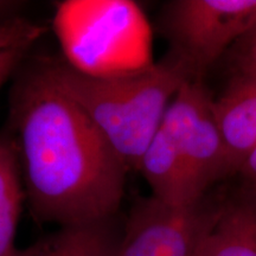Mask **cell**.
Masks as SVG:
<instances>
[{"mask_svg": "<svg viewBox=\"0 0 256 256\" xmlns=\"http://www.w3.org/2000/svg\"><path fill=\"white\" fill-rule=\"evenodd\" d=\"M23 2L0 0V52L22 46H34L44 28L20 14Z\"/></svg>", "mask_w": 256, "mask_h": 256, "instance_id": "30bf717a", "label": "cell"}, {"mask_svg": "<svg viewBox=\"0 0 256 256\" xmlns=\"http://www.w3.org/2000/svg\"><path fill=\"white\" fill-rule=\"evenodd\" d=\"M238 174L243 180V194L256 198V148L246 159Z\"/></svg>", "mask_w": 256, "mask_h": 256, "instance_id": "4fadbf2b", "label": "cell"}, {"mask_svg": "<svg viewBox=\"0 0 256 256\" xmlns=\"http://www.w3.org/2000/svg\"><path fill=\"white\" fill-rule=\"evenodd\" d=\"M40 68L92 121L130 171L138 170L182 86L196 80L171 54L113 75L86 72L57 60H46Z\"/></svg>", "mask_w": 256, "mask_h": 256, "instance_id": "7a4b0ae2", "label": "cell"}, {"mask_svg": "<svg viewBox=\"0 0 256 256\" xmlns=\"http://www.w3.org/2000/svg\"><path fill=\"white\" fill-rule=\"evenodd\" d=\"M25 191L16 146L8 128L0 132V256H14Z\"/></svg>", "mask_w": 256, "mask_h": 256, "instance_id": "9c48e42d", "label": "cell"}, {"mask_svg": "<svg viewBox=\"0 0 256 256\" xmlns=\"http://www.w3.org/2000/svg\"><path fill=\"white\" fill-rule=\"evenodd\" d=\"M164 121L174 134L198 198L232 174L222 134L214 113V98L203 80L185 82L170 104Z\"/></svg>", "mask_w": 256, "mask_h": 256, "instance_id": "277c9868", "label": "cell"}, {"mask_svg": "<svg viewBox=\"0 0 256 256\" xmlns=\"http://www.w3.org/2000/svg\"><path fill=\"white\" fill-rule=\"evenodd\" d=\"M220 202L208 197L171 206L154 197L134 204L115 256H196L198 243Z\"/></svg>", "mask_w": 256, "mask_h": 256, "instance_id": "5b68a950", "label": "cell"}, {"mask_svg": "<svg viewBox=\"0 0 256 256\" xmlns=\"http://www.w3.org/2000/svg\"><path fill=\"white\" fill-rule=\"evenodd\" d=\"M172 56L192 78L208 69L256 25V0H174L160 14Z\"/></svg>", "mask_w": 256, "mask_h": 256, "instance_id": "3957f363", "label": "cell"}, {"mask_svg": "<svg viewBox=\"0 0 256 256\" xmlns=\"http://www.w3.org/2000/svg\"><path fill=\"white\" fill-rule=\"evenodd\" d=\"M6 128L34 218L64 228L116 217L130 170L40 66L14 78Z\"/></svg>", "mask_w": 256, "mask_h": 256, "instance_id": "6da1fadb", "label": "cell"}, {"mask_svg": "<svg viewBox=\"0 0 256 256\" xmlns=\"http://www.w3.org/2000/svg\"><path fill=\"white\" fill-rule=\"evenodd\" d=\"M214 113L228 154L232 174H236L256 148V78L232 74Z\"/></svg>", "mask_w": 256, "mask_h": 256, "instance_id": "8992f818", "label": "cell"}, {"mask_svg": "<svg viewBox=\"0 0 256 256\" xmlns=\"http://www.w3.org/2000/svg\"><path fill=\"white\" fill-rule=\"evenodd\" d=\"M124 228V226H122ZM122 228L116 217L84 226H64L14 256H115Z\"/></svg>", "mask_w": 256, "mask_h": 256, "instance_id": "ba28073f", "label": "cell"}, {"mask_svg": "<svg viewBox=\"0 0 256 256\" xmlns=\"http://www.w3.org/2000/svg\"><path fill=\"white\" fill-rule=\"evenodd\" d=\"M232 74L256 78V25L230 48Z\"/></svg>", "mask_w": 256, "mask_h": 256, "instance_id": "8fae6325", "label": "cell"}, {"mask_svg": "<svg viewBox=\"0 0 256 256\" xmlns=\"http://www.w3.org/2000/svg\"><path fill=\"white\" fill-rule=\"evenodd\" d=\"M196 256H256V198L241 194L220 202Z\"/></svg>", "mask_w": 256, "mask_h": 256, "instance_id": "52a82bcc", "label": "cell"}, {"mask_svg": "<svg viewBox=\"0 0 256 256\" xmlns=\"http://www.w3.org/2000/svg\"><path fill=\"white\" fill-rule=\"evenodd\" d=\"M31 46H16L0 52V92L17 72Z\"/></svg>", "mask_w": 256, "mask_h": 256, "instance_id": "7c38bea8", "label": "cell"}]
</instances>
